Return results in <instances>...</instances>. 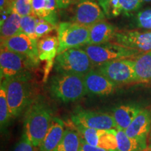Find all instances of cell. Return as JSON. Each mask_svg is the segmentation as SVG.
Listing matches in <instances>:
<instances>
[{"instance_id":"d6986e66","label":"cell","mask_w":151,"mask_h":151,"mask_svg":"<svg viewBox=\"0 0 151 151\" xmlns=\"http://www.w3.org/2000/svg\"><path fill=\"white\" fill-rule=\"evenodd\" d=\"M141 111L139 106L132 104L121 105L113 110V117L116 129L125 130Z\"/></svg>"},{"instance_id":"2e32d148","label":"cell","mask_w":151,"mask_h":151,"mask_svg":"<svg viewBox=\"0 0 151 151\" xmlns=\"http://www.w3.org/2000/svg\"><path fill=\"white\" fill-rule=\"evenodd\" d=\"M65 122L60 118H53L46 136L39 146V151H54L65 133Z\"/></svg>"},{"instance_id":"f546056e","label":"cell","mask_w":151,"mask_h":151,"mask_svg":"<svg viewBox=\"0 0 151 151\" xmlns=\"http://www.w3.org/2000/svg\"><path fill=\"white\" fill-rule=\"evenodd\" d=\"M136 23L138 27L151 29V9L138 13L136 16Z\"/></svg>"},{"instance_id":"7a4b0ae2","label":"cell","mask_w":151,"mask_h":151,"mask_svg":"<svg viewBox=\"0 0 151 151\" xmlns=\"http://www.w3.org/2000/svg\"><path fill=\"white\" fill-rule=\"evenodd\" d=\"M7 101L13 118L21 115L35 99V87L32 75L27 73L13 78L3 79Z\"/></svg>"},{"instance_id":"3957f363","label":"cell","mask_w":151,"mask_h":151,"mask_svg":"<svg viewBox=\"0 0 151 151\" xmlns=\"http://www.w3.org/2000/svg\"><path fill=\"white\" fill-rule=\"evenodd\" d=\"M85 76L56 73L48 83L50 96L62 103H71L81 99L88 93Z\"/></svg>"},{"instance_id":"1f68e13d","label":"cell","mask_w":151,"mask_h":151,"mask_svg":"<svg viewBox=\"0 0 151 151\" xmlns=\"http://www.w3.org/2000/svg\"><path fill=\"white\" fill-rule=\"evenodd\" d=\"M35 148L36 147L34 146L26 136L22 134L20 141L17 143L13 151H35Z\"/></svg>"},{"instance_id":"cb8c5ba5","label":"cell","mask_w":151,"mask_h":151,"mask_svg":"<svg viewBox=\"0 0 151 151\" xmlns=\"http://www.w3.org/2000/svg\"><path fill=\"white\" fill-rule=\"evenodd\" d=\"M10 107L7 101L6 88L3 83L1 82L0 86V124L1 128L4 127L9 123V120L12 118Z\"/></svg>"},{"instance_id":"5bb4252c","label":"cell","mask_w":151,"mask_h":151,"mask_svg":"<svg viewBox=\"0 0 151 151\" xmlns=\"http://www.w3.org/2000/svg\"><path fill=\"white\" fill-rule=\"evenodd\" d=\"M150 126L151 113L146 109H141L124 132L129 137L146 143Z\"/></svg>"},{"instance_id":"d4e9b609","label":"cell","mask_w":151,"mask_h":151,"mask_svg":"<svg viewBox=\"0 0 151 151\" xmlns=\"http://www.w3.org/2000/svg\"><path fill=\"white\" fill-rule=\"evenodd\" d=\"M116 133V129L103 130L100 136L98 146L109 151H118Z\"/></svg>"},{"instance_id":"8992f818","label":"cell","mask_w":151,"mask_h":151,"mask_svg":"<svg viewBox=\"0 0 151 151\" xmlns=\"http://www.w3.org/2000/svg\"><path fill=\"white\" fill-rule=\"evenodd\" d=\"M39 63L24 55L7 50L1 46L0 50V76L3 79L32 73Z\"/></svg>"},{"instance_id":"277c9868","label":"cell","mask_w":151,"mask_h":151,"mask_svg":"<svg viewBox=\"0 0 151 151\" xmlns=\"http://www.w3.org/2000/svg\"><path fill=\"white\" fill-rule=\"evenodd\" d=\"M94 67L93 63L83 49L75 48L58 54L55 59L53 67L56 73L85 76Z\"/></svg>"},{"instance_id":"8fae6325","label":"cell","mask_w":151,"mask_h":151,"mask_svg":"<svg viewBox=\"0 0 151 151\" xmlns=\"http://www.w3.org/2000/svg\"><path fill=\"white\" fill-rule=\"evenodd\" d=\"M1 46L10 51L29 57L38 63L40 62L37 48V40L32 39L23 32L1 40Z\"/></svg>"},{"instance_id":"484cf974","label":"cell","mask_w":151,"mask_h":151,"mask_svg":"<svg viewBox=\"0 0 151 151\" xmlns=\"http://www.w3.org/2000/svg\"><path fill=\"white\" fill-rule=\"evenodd\" d=\"M75 127L78 132L79 135L83 140L92 146H99V138L103 130L91 129V128L84 127L82 126H75Z\"/></svg>"},{"instance_id":"7c38bea8","label":"cell","mask_w":151,"mask_h":151,"mask_svg":"<svg viewBox=\"0 0 151 151\" xmlns=\"http://www.w3.org/2000/svg\"><path fill=\"white\" fill-rule=\"evenodd\" d=\"M114 41L121 46L143 52L151 51V31L126 30L118 32Z\"/></svg>"},{"instance_id":"e0dca14e","label":"cell","mask_w":151,"mask_h":151,"mask_svg":"<svg viewBox=\"0 0 151 151\" xmlns=\"http://www.w3.org/2000/svg\"><path fill=\"white\" fill-rule=\"evenodd\" d=\"M116 27L112 24L102 20L90 27V36L88 44H101L114 41Z\"/></svg>"},{"instance_id":"7402d4cb","label":"cell","mask_w":151,"mask_h":151,"mask_svg":"<svg viewBox=\"0 0 151 151\" xmlns=\"http://www.w3.org/2000/svg\"><path fill=\"white\" fill-rule=\"evenodd\" d=\"M80 147L81 137L73 125V127L66 128L61 141L54 151H79Z\"/></svg>"},{"instance_id":"9a60e30c","label":"cell","mask_w":151,"mask_h":151,"mask_svg":"<svg viewBox=\"0 0 151 151\" xmlns=\"http://www.w3.org/2000/svg\"><path fill=\"white\" fill-rule=\"evenodd\" d=\"M56 0H32V15L58 27V9Z\"/></svg>"},{"instance_id":"44dd1931","label":"cell","mask_w":151,"mask_h":151,"mask_svg":"<svg viewBox=\"0 0 151 151\" xmlns=\"http://www.w3.org/2000/svg\"><path fill=\"white\" fill-rule=\"evenodd\" d=\"M134 61L135 82H151V51L137 56Z\"/></svg>"},{"instance_id":"9c48e42d","label":"cell","mask_w":151,"mask_h":151,"mask_svg":"<svg viewBox=\"0 0 151 151\" xmlns=\"http://www.w3.org/2000/svg\"><path fill=\"white\" fill-rule=\"evenodd\" d=\"M71 122L75 126H82L99 130L116 129V124L112 115L79 109L71 115Z\"/></svg>"},{"instance_id":"30bf717a","label":"cell","mask_w":151,"mask_h":151,"mask_svg":"<svg viewBox=\"0 0 151 151\" xmlns=\"http://www.w3.org/2000/svg\"><path fill=\"white\" fill-rule=\"evenodd\" d=\"M106 16L103 9L93 0H80L73 4L72 22L82 25L90 26L104 20Z\"/></svg>"},{"instance_id":"6da1fadb","label":"cell","mask_w":151,"mask_h":151,"mask_svg":"<svg viewBox=\"0 0 151 151\" xmlns=\"http://www.w3.org/2000/svg\"><path fill=\"white\" fill-rule=\"evenodd\" d=\"M52 112L42 97H36L26 109L24 132L35 147H39L52 120Z\"/></svg>"},{"instance_id":"4fadbf2b","label":"cell","mask_w":151,"mask_h":151,"mask_svg":"<svg viewBox=\"0 0 151 151\" xmlns=\"http://www.w3.org/2000/svg\"><path fill=\"white\" fill-rule=\"evenodd\" d=\"M84 81L88 93L99 97H105L113 94L118 86L96 68H93L85 75Z\"/></svg>"},{"instance_id":"d6a6232c","label":"cell","mask_w":151,"mask_h":151,"mask_svg":"<svg viewBox=\"0 0 151 151\" xmlns=\"http://www.w3.org/2000/svg\"><path fill=\"white\" fill-rule=\"evenodd\" d=\"M79 151H109L99 146H94L88 144L81 138V147Z\"/></svg>"},{"instance_id":"ba28073f","label":"cell","mask_w":151,"mask_h":151,"mask_svg":"<svg viewBox=\"0 0 151 151\" xmlns=\"http://www.w3.org/2000/svg\"><path fill=\"white\" fill-rule=\"evenodd\" d=\"M96 69L116 85L135 82L134 61L129 58L105 62Z\"/></svg>"},{"instance_id":"603a6c76","label":"cell","mask_w":151,"mask_h":151,"mask_svg":"<svg viewBox=\"0 0 151 151\" xmlns=\"http://www.w3.org/2000/svg\"><path fill=\"white\" fill-rule=\"evenodd\" d=\"M116 136L118 151H143L146 148V143L129 137L124 130L117 129Z\"/></svg>"},{"instance_id":"f1b7e54d","label":"cell","mask_w":151,"mask_h":151,"mask_svg":"<svg viewBox=\"0 0 151 151\" xmlns=\"http://www.w3.org/2000/svg\"><path fill=\"white\" fill-rule=\"evenodd\" d=\"M11 8L21 17L32 15V0H13Z\"/></svg>"},{"instance_id":"52a82bcc","label":"cell","mask_w":151,"mask_h":151,"mask_svg":"<svg viewBox=\"0 0 151 151\" xmlns=\"http://www.w3.org/2000/svg\"><path fill=\"white\" fill-rule=\"evenodd\" d=\"M59 41L58 55L69 49L81 48L88 44L90 27L74 22H60L57 28Z\"/></svg>"},{"instance_id":"4dcf8cb0","label":"cell","mask_w":151,"mask_h":151,"mask_svg":"<svg viewBox=\"0 0 151 151\" xmlns=\"http://www.w3.org/2000/svg\"><path fill=\"white\" fill-rule=\"evenodd\" d=\"M58 27H55L50 22L43 20L42 19L39 20V22H38L37 27H36L35 33L37 35V39H41L46 36H48L49 34H50L54 29H57Z\"/></svg>"},{"instance_id":"83f0119b","label":"cell","mask_w":151,"mask_h":151,"mask_svg":"<svg viewBox=\"0 0 151 151\" xmlns=\"http://www.w3.org/2000/svg\"><path fill=\"white\" fill-rule=\"evenodd\" d=\"M142 0H118V5L121 14L131 16L137 12L142 6Z\"/></svg>"},{"instance_id":"e575fe53","label":"cell","mask_w":151,"mask_h":151,"mask_svg":"<svg viewBox=\"0 0 151 151\" xmlns=\"http://www.w3.org/2000/svg\"><path fill=\"white\" fill-rule=\"evenodd\" d=\"M93 1H97V3L99 4L100 5V6L102 7L107 2V1H109V0H93Z\"/></svg>"},{"instance_id":"d590c367","label":"cell","mask_w":151,"mask_h":151,"mask_svg":"<svg viewBox=\"0 0 151 151\" xmlns=\"http://www.w3.org/2000/svg\"><path fill=\"white\" fill-rule=\"evenodd\" d=\"M143 2H151V0H142Z\"/></svg>"},{"instance_id":"ac0fdd59","label":"cell","mask_w":151,"mask_h":151,"mask_svg":"<svg viewBox=\"0 0 151 151\" xmlns=\"http://www.w3.org/2000/svg\"><path fill=\"white\" fill-rule=\"evenodd\" d=\"M22 17L10 8L1 12V40L22 32Z\"/></svg>"},{"instance_id":"4316f807","label":"cell","mask_w":151,"mask_h":151,"mask_svg":"<svg viewBox=\"0 0 151 151\" xmlns=\"http://www.w3.org/2000/svg\"><path fill=\"white\" fill-rule=\"evenodd\" d=\"M40 18H37L33 15L22 17L21 18V29L23 32L29 36L30 38L35 40H38L35 33L36 27Z\"/></svg>"},{"instance_id":"836d02e7","label":"cell","mask_w":151,"mask_h":151,"mask_svg":"<svg viewBox=\"0 0 151 151\" xmlns=\"http://www.w3.org/2000/svg\"><path fill=\"white\" fill-rule=\"evenodd\" d=\"M60 9H67L71 5L75 4L80 0H56Z\"/></svg>"},{"instance_id":"5b68a950","label":"cell","mask_w":151,"mask_h":151,"mask_svg":"<svg viewBox=\"0 0 151 151\" xmlns=\"http://www.w3.org/2000/svg\"><path fill=\"white\" fill-rule=\"evenodd\" d=\"M88 55L94 67L110 61L127 59L141 53L134 49L127 48L116 42H107L101 44H86L81 47Z\"/></svg>"},{"instance_id":"ffe728a7","label":"cell","mask_w":151,"mask_h":151,"mask_svg":"<svg viewBox=\"0 0 151 151\" xmlns=\"http://www.w3.org/2000/svg\"><path fill=\"white\" fill-rule=\"evenodd\" d=\"M59 41L57 36H46L37 40V48L40 61L55 62L58 55Z\"/></svg>"}]
</instances>
